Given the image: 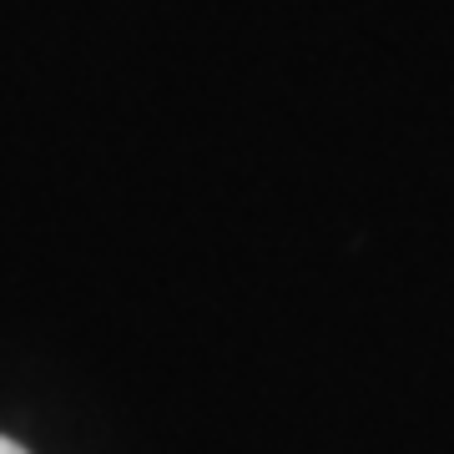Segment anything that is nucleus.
<instances>
[{
	"label": "nucleus",
	"instance_id": "obj_1",
	"mask_svg": "<svg viewBox=\"0 0 454 454\" xmlns=\"http://www.w3.org/2000/svg\"><path fill=\"white\" fill-rule=\"evenodd\" d=\"M0 454H26V450H20L16 439H5V434H0Z\"/></svg>",
	"mask_w": 454,
	"mask_h": 454
}]
</instances>
